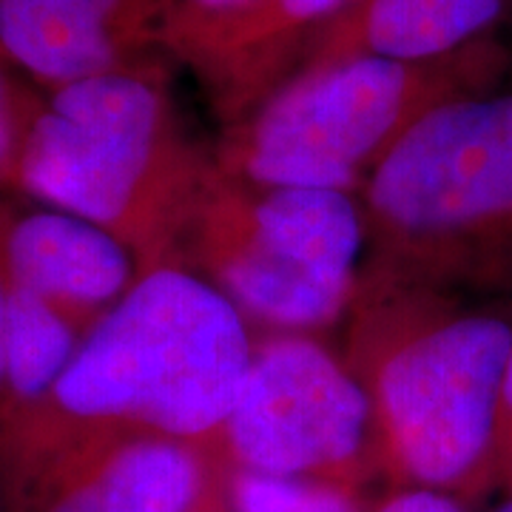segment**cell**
<instances>
[{
	"label": "cell",
	"mask_w": 512,
	"mask_h": 512,
	"mask_svg": "<svg viewBox=\"0 0 512 512\" xmlns=\"http://www.w3.org/2000/svg\"><path fill=\"white\" fill-rule=\"evenodd\" d=\"M356 0H248L174 60L197 77L225 126L291 77L316 37Z\"/></svg>",
	"instance_id": "11"
},
{
	"label": "cell",
	"mask_w": 512,
	"mask_h": 512,
	"mask_svg": "<svg viewBox=\"0 0 512 512\" xmlns=\"http://www.w3.org/2000/svg\"><path fill=\"white\" fill-rule=\"evenodd\" d=\"M180 0H0V52L49 92L100 74H165Z\"/></svg>",
	"instance_id": "9"
},
{
	"label": "cell",
	"mask_w": 512,
	"mask_h": 512,
	"mask_svg": "<svg viewBox=\"0 0 512 512\" xmlns=\"http://www.w3.org/2000/svg\"><path fill=\"white\" fill-rule=\"evenodd\" d=\"M501 12L504 0H356L313 40L296 72L350 57H447L484 40Z\"/></svg>",
	"instance_id": "12"
},
{
	"label": "cell",
	"mask_w": 512,
	"mask_h": 512,
	"mask_svg": "<svg viewBox=\"0 0 512 512\" xmlns=\"http://www.w3.org/2000/svg\"><path fill=\"white\" fill-rule=\"evenodd\" d=\"M43 89L0 52V194H15L18 163Z\"/></svg>",
	"instance_id": "14"
},
{
	"label": "cell",
	"mask_w": 512,
	"mask_h": 512,
	"mask_svg": "<svg viewBox=\"0 0 512 512\" xmlns=\"http://www.w3.org/2000/svg\"><path fill=\"white\" fill-rule=\"evenodd\" d=\"M6 410V308H3V293H0V419Z\"/></svg>",
	"instance_id": "18"
},
{
	"label": "cell",
	"mask_w": 512,
	"mask_h": 512,
	"mask_svg": "<svg viewBox=\"0 0 512 512\" xmlns=\"http://www.w3.org/2000/svg\"><path fill=\"white\" fill-rule=\"evenodd\" d=\"M345 353L373 416L376 467L399 490L464 504L495 490V407L512 322L456 293L362 274Z\"/></svg>",
	"instance_id": "2"
},
{
	"label": "cell",
	"mask_w": 512,
	"mask_h": 512,
	"mask_svg": "<svg viewBox=\"0 0 512 512\" xmlns=\"http://www.w3.org/2000/svg\"><path fill=\"white\" fill-rule=\"evenodd\" d=\"M214 174V146L185 128L165 74H100L43 92L15 194L103 228L143 274L177 265Z\"/></svg>",
	"instance_id": "3"
},
{
	"label": "cell",
	"mask_w": 512,
	"mask_h": 512,
	"mask_svg": "<svg viewBox=\"0 0 512 512\" xmlns=\"http://www.w3.org/2000/svg\"><path fill=\"white\" fill-rule=\"evenodd\" d=\"M228 512H365L362 490L222 470Z\"/></svg>",
	"instance_id": "13"
},
{
	"label": "cell",
	"mask_w": 512,
	"mask_h": 512,
	"mask_svg": "<svg viewBox=\"0 0 512 512\" xmlns=\"http://www.w3.org/2000/svg\"><path fill=\"white\" fill-rule=\"evenodd\" d=\"M493 512H512V498H504V504H498Z\"/></svg>",
	"instance_id": "19"
},
{
	"label": "cell",
	"mask_w": 512,
	"mask_h": 512,
	"mask_svg": "<svg viewBox=\"0 0 512 512\" xmlns=\"http://www.w3.org/2000/svg\"><path fill=\"white\" fill-rule=\"evenodd\" d=\"M220 467L362 490L379 467L370 402L348 362L316 336H254Z\"/></svg>",
	"instance_id": "7"
},
{
	"label": "cell",
	"mask_w": 512,
	"mask_h": 512,
	"mask_svg": "<svg viewBox=\"0 0 512 512\" xmlns=\"http://www.w3.org/2000/svg\"><path fill=\"white\" fill-rule=\"evenodd\" d=\"M248 0H180L171 29L165 37V52L174 60V55L185 49L191 40H197L205 35L208 29H214L217 23L225 18H231L234 12H239Z\"/></svg>",
	"instance_id": "15"
},
{
	"label": "cell",
	"mask_w": 512,
	"mask_h": 512,
	"mask_svg": "<svg viewBox=\"0 0 512 512\" xmlns=\"http://www.w3.org/2000/svg\"><path fill=\"white\" fill-rule=\"evenodd\" d=\"M493 464L495 490H501L507 498H512V350L510 356H507L504 376H501L498 407H495Z\"/></svg>",
	"instance_id": "16"
},
{
	"label": "cell",
	"mask_w": 512,
	"mask_h": 512,
	"mask_svg": "<svg viewBox=\"0 0 512 512\" xmlns=\"http://www.w3.org/2000/svg\"><path fill=\"white\" fill-rule=\"evenodd\" d=\"M365 512H470V504L433 490H396Z\"/></svg>",
	"instance_id": "17"
},
{
	"label": "cell",
	"mask_w": 512,
	"mask_h": 512,
	"mask_svg": "<svg viewBox=\"0 0 512 512\" xmlns=\"http://www.w3.org/2000/svg\"><path fill=\"white\" fill-rule=\"evenodd\" d=\"M140 279L120 239L69 211L0 194V291L57 311L83 336Z\"/></svg>",
	"instance_id": "10"
},
{
	"label": "cell",
	"mask_w": 512,
	"mask_h": 512,
	"mask_svg": "<svg viewBox=\"0 0 512 512\" xmlns=\"http://www.w3.org/2000/svg\"><path fill=\"white\" fill-rule=\"evenodd\" d=\"M177 265L259 333L316 336L348 319L365 265L359 200L239 183L220 168L185 228Z\"/></svg>",
	"instance_id": "6"
},
{
	"label": "cell",
	"mask_w": 512,
	"mask_h": 512,
	"mask_svg": "<svg viewBox=\"0 0 512 512\" xmlns=\"http://www.w3.org/2000/svg\"><path fill=\"white\" fill-rule=\"evenodd\" d=\"M254 353L239 311L180 265L143 271L46 399L0 433V476L83 436L137 433L217 458Z\"/></svg>",
	"instance_id": "1"
},
{
	"label": "cell",
	"mask_w": 512,
	"mask_h": 512,
	"mask_svg": "<svg viewBox=\"0 0 512 512\" xmlns=\"http://www.w3.org/2000/svg\"><path fill=\"white\" fill-rule=\"evenodd\" d=\"M356 200L362 274L441 293L512 288V94L427 111Z\"/></svg>",
	"instance_id": "4"
},
{
	"label": "cell",
	"mask_w": 512,
	"mask_h": 512,
	"mask_svg": "<svg viewBox=\"0 0 512 512\" xmlns=\"http://www.w3.org/2000/svg\"><path fill=\"white\" fill-rule=\"evenodd\" d=\"M6 512H228L217 458L180 441L100 433L0 476Z\"/></svg>",
	"instance_id": "8"
},
{
	"label": "cell",
	"mask_w": 512,
	"mask_h": 512,
	"mask_svg": "<svg viewBox=\"0 0 512 512\" xmlns=\"http://www.w3.org/2000/svg\"><path fill=\"white\" fill-rule=\"evenodd\" d=\"M501 66V49L484 37L436 60L350 57L305 69L222 128L214 160L239 183L359 197L427 111L490 92Z\"/></svg>",
	"instance_id": "5"
}]
</instances>
